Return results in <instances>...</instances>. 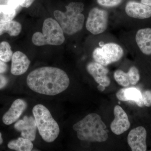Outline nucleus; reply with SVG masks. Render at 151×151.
I'll return each mask as SVG.
<instances>
[{
  "label": "nucleus",
  "instance_id": "obj_1",
  "mask_svg": "<svg viewBox=\"0 0 151 151\" xmlns=\"http://www.w3.org/2000/svg\"><path fill=\"white\" fill-rule=\"evenodd\" d=\"M30 89L39 94L54 96L64 92L70 84L65 71L58 68L45 66L37 68L28 75Z\"/></svg>",
  "mask_w": 151,
  "mask_h": 151
},
{
  "label": "nucleus",
  "instance_id": "obj_2",
  "mask_svg": "<svg viewBox=\"0 0 151 151\" xmlns=\"http://www.w3.org/2000/svg\"><path fill=\"white\" fill-rule=\"evenodd\" d=\"M106 127L100 115L91 113L74 124L73 129L80 140L103 142L108 139Z\"/></svg>",
  "mask_w": 151,
  "mask_h": 151
},
{
  "label": "nucleus",
  "instance_id": "obj_3",
  "mask_svg": "<svg viewBox=\"0 0 151 151\" xmlns=\"http://www.w3.org/2000/svg\"><path fill=\"white\" fill-rule=\"evenodd\" d=\"M64 12L59 10L54 11V16L63 32L72 35L80 31L84 26V5L81 2H71L65 6Z\"/></svg>",
  "mask_w": 151,
  "mask_h": 151
},
{
  "label": "nucleus",
  "instance_id": "obj_4",
  "mask_svg": "<svg viewBox=\"0 0 151 151\" xmlns=\"http://www.w3.org/2000/svg\"><path fill=\"white\" fill-rule=\"evenodd\" d=\"M37 129L43 140L46 142H54L59 136V125L44 105L38 104L32 109Z\"/></svg>",
  "mask_w": 151,
  "mask_h": 151
},
{
  "label": "nucleus",
  "instance_id": "obj_5",
  "mask_svg": "<svg viewBox=\"0 0 151 151\" xmlns=\"http://www.w3.org/2000/svg\"><path fill=\"white\" fill-rule=\"evenodd\" d=\"M42 32H36L32 37L33 43L38 46L60 45L65 41L64 32L57 21L51 18L44 22Z\"/></svg>",
  "mask_w": 151,
  "mask_h": 151
},
{
  "label": "nucleus",
  "instance_id": "obj_6",
  "mask_svg": "<svg viewBox=\"0 0 151 151\" xmlns=\"http://www.w3.org/2000/svg\"><path fill=\"white\" fill-rule=\"evenodd\" d=\"M124 54V50L120 45L109 42L95 48L92 53V57L95 62L106 66L119 61Z\"/></svg>",
  "mask_w": 151,
  "mask_h": 151
},
{
  "label": "nucleus",
  "instance_id": "obj_7",
  "mask_svg": "<svg viewBox=\"0 0 151 151\" xmlns=\"http://www.w3.org/2000/svg\"><path fill=\"white\" fill-rule=\"evenodd\" d=\"M108 23V14L107 11L97 7L89 12L86 23L88 31L94 35L103 33L107 29Z\"/></svg>",
  "mask_w": 151,
  "mask_h": 151
},
{
  "label": "nucleus",
  "instance_id": "obj_8",
  "mask_svg": "<svg viewBox=\"0 0 151 151\" xmlns=\"http://www.w3.org/2000/svg\"><path fill=\"white\" fill-rule=\"evenodd\" d=\"M147 131L144 127L140 126L130 131L127 137V142L132 151H146Z\"/></svg>",
  "mask_w": 151,
  "mask_h": 151
},
{
  "label": "nucleus",
  "instance_id": "obj_9",
  "mask_svg": "<svg viewBox=\"0 0 151 151\" xmlns=\"http://www.w3.org/2000/svg\"><path fill=\"white\" fill-rule=\"evenodd\" d=\"M114 120L111 124V129L114 134L120 135L129 129L131 124L127 113L119 105L114 108Z\"/></svg>",
  "mask_w": 151,
  "mask_h": 151
},
{
  "label": "nucleus",
  "instance_id": "obj_10",
  "mask_svg": "<svg viewBox=\"0 0 151 151\" xmlns=\"http://www.w3.org/2000/svg\"><path fill=\"white\" fill-rule=\"evenodd\" d=\"M14 127L20 132L22 137L32 142L35 140L37 127L35 119L32 116H24L22 119L15 123Z\"/></svg>",
  "mask_w": 151,
  "mask_h": 151
},
{
  "label": "nucleus",
  "instance_id": "obj_11",
  "mask_svg": "<svg viewBox=\"0 0 151 151\" xmlns=\"http://www.w3.org/2000/svg\"><path fill=\"white\" fill-rule=\"evenodd\" d=\"M86 70L100 85L106 87L111 84V80L108 76L109 70L105 66L97 62H90L86 65Z\"/></svg>",
  "mask_w": 151,
  "mask_h": 151
},
{
  "label": "nucleus",
  "instance_id": "obj_12",
  "mask_svg": "<svg viewBox=\"0 0 151 151\" xmlns=\"http://www.w3.org/2000/svg\"><path fill=\"white\" fill-rule=\"evenodd\" d=\"M114 77L116 82L124 87L136 85L140 79L139 70L135 66L130 68L127 73L118 69L114 72Z\"/></svg>",
  "mask_w": 151,
  "mask_h": 151
},
{
  "label": "nucleus",
  "instance_id": "obj_13",
  "mask_svg": "<svg viewBox=\"0 0 151 151\" xmlns=\"http://www.w3.org/2000/svg\"><path fill=\"white\" fill-rule=\"evenodd\" d=\"M27 107V104L24 100L18 99L12 104L9 111H7L2 118L4 124L9 125L13 124L20 118Z\"/></svg>",
  "mask_w": 151,
  "mask_h": 151
},
{
  "label": "nucleus",
  "instance_id": "obj_14",
  "mask_svg": "<svg viewBox=\"0 0 151 151\" xmlns=\"http://www.w3.org/2000/svg\"><path fill=\"white\" fill-rule=\"evenodd\" d=\"M125 12L127 15L134 18L145 19L151 17V7L134 1L127 3Z\"/></svg>",
  "mask_w": 151,
  "mask_h": 151
},
{
  "label": "nucleus",
  "instance_id": "obj_15",
  "mask_svg": "<svg viewBox=\"0 0 151 151\" xmlns=\"http://www.w3.org/2000/svg\"><path fill=\"white\" fill-rule=\"evenodd\" d=\"M30 64V61L25 54L21 51L15 52L12 58L11 73L15 76L22 75L27 71Z\"/></svg>",
  "mask_w": 151,
  "mask_h": 151
},
{
  "label": "nucleus",
  "instance_id": "obj_16",
  "mask_svg": "<svg viewBox=\"0 0 151 151\" xmlns=\"http://www.w3.org/2000/svg\"><path fill=\"white\" fill-rule=\"evenodd\" d=\"M116 97L121 101H133L138 106L143 107L142 94L139 89L134 87H127L122 88L117 92Z\"/></svg>",
  "mask_w": 151,
  "mask_h": 151
},
{
  "label": "nucleus",
  "instance_id": "obj_17",
  "mask_svg": "<svg viewBox=\"0 0 151 151\" xmlns=\"http://www.w3.org/2000/svg\"><path fill=\"white\" fill-rule=\"evenodd\" d=\"M136 41L141 51L146 55L151 54V28L142 29L136 34Z\"/></svg>",
  "mask_w": 151,
  "mask_h": 151
},
{
  "label": "nucleus",
  "instance_id": "obj_18",
  "mask_svg": "<svg viewBox=\"0 0 151 151\" xmlns=\"http://www.w3.org/2000/svg\"><path fill=\"white\" fill-rule=\"evenodd\" d=\"M7 146L9 149L17 151H31L33 148L32 141L22 137L11 141Z\"/></svg>",
  "mask_w": 151,
  "mask_h": 151
},
{
  "label": "nucleus",
  "instance_id": "obj_19",
  "mask_svg": "<svg viewBox=\"0 0 151 151\" xmlns=\"http://www.w3.org/2000/svg\"><path fill=\"white\" fill-rule=\"evenodd\" d=\"M22 25L18 22L11 21L0 23V35L4 33H8L11 36H17L20 33Z\"/></svg>",
  "mask_w": 151,
  "mask_h": 151
},
{
  "label": "nucleus",
  "instance_id": "obj_20",
  "mask_svg": "<svg viewBox=\"0 0 151 151\" xmlns=\"http://www.w3.org/2000/svg\"><path fill=\"white\" fill-rule=\"evenodd\" d=\"M16 15V10L8 5H0V23L11 21Z\"/></svg>",
  "mask_w": 151,
  "mask_h": 151
},
{
  "label": "nucleus",
  "instance_id": "obj_21",
  "mask_svg": "<svg viewBox=\"0 0 151 151\" xmlns=\"http://www.w3.org/2000/svg\"><path fill=\"white\" fill-rule=\"evenodd\" d=\"M11 47L9 44L6 41H3L0 43V60L4 62L7 63L12 60L13 55Z\"/></svg>",
  "mask_w": 151,
  "mask_h": 151
},
{
  "label": "nucleus",
  "instance_id": "obj_22",
  "mask_svg": "<svg viewBox=\"0 0 151 151\" xmlns=\"http://www.w3.org/2000/svg\"><path fill=\"white\" fill-rule=\"evenodd\" d=\"M123 0H97L100 5L105 7H113L119 5Z\"/></svg>",
  "mask_w": 151,
  "mask_h": 151
},
{
  "label": "nucleus",
  "instance_id": "obj_23",
  "mask_svg": "<svg viewBox=\"0 0 151 151\" xmlns=\"http://www.w3.org/2000/svg\"><path fill=\"white\" fill-rule=\"evenodd\" d=\"M143 103L146 107L151 106V90H146L142 93Z\"/></svg>",
  "mask_w": 151,
  "mask_h": 151
},
{
  "label": "nucleus",
  "instance_id": "obj_24",
  "mask_svg": "<svg viewBox=\"0 0 151 151\" xmlns=\"http://www.w3.org/2000/svg\"><path fill=\"white\" fill-rule=\"evenodd\" d=\"M8 5L15 9L16 10L19 8L21 6L19 0H9Z\"/></svg>",
  "mask_w": 151,
  "mask_h": 151
},
{
  "label": "nucleus",
  "instance_id": "obj_25",
  "mask_svg": "<svg viewBox=\"0 0 151 151\" xmlns=\"http://www.w3.org/2000/svg\"><path fill=\"white\" fill-rule=\"evenodd\" d=\"M35 0H19L20 4L22 7H29L32 4Z\"/></svg>",
  "mask_w": 151,
  "mask_h": 151
},
{
  "label": "nucleus",
  "instance_id": "obj_26",
  "mask_svg": "<svg viewBox=\"0 0 151 151\" xmlns=\"http://www.w3.org/2000/svg\"><path fill=\"white\" fill-rule=\"evenodd\" d=\"M8 83V80L5 76L0 74V89L4 88Z\"/></svg>",
  "mask_w": 151,
  "mask_h": 151
},
{
  "label": "nucleus",
  "instance_id": "obj_27",
  "mask_svg": "<svg viewBox=\"0 0 151 151\" xmlns=\"http://www.w3.org/2000/svg\"><path fill=\"white\" fill-rule=\"evenodd\" d=\"M7 69V65L6 63L0 60V74L5 73Z\"/></svg>",
  "mask_w": 151,
  "mask_h": 151
},
{
  "label": "nucleus",
  "instance_id": "obj_28",
  "mask_svg": "<svg viewBox=\"0 0 151 151\" xmlns=\"http://www.w3.org/2000/svg\"><path fill=\"white\" fill-rule=\"evenodd\" d=\"M141 3L151 7V0H141Z\"/></svg>",
  "mask_w": 151,
  "mask_h": 151
},
{
  "label": "nucleus",
  "instance_id": "obj_29",
  "mask_svg": "<svg viewBox=\"0 0 151 151\" xmlns=\"http://www.w3.org/2000/svg\"><path fill=\"white\" fill-rule=\"evenodd\" d=\"M97 89H98V90L101 92H103V91L105 90V87H104V86H102V85H100V84L98 85V86H97Z\"/></svg>",
  "mask_w": 151,
  "mask_h": 151
},
{
  "label": "nucleus",
  "instance_id": "obj_30",
  "mask_svg": "<svg viewBox=\"0 0 151 151\" xmlns=\"http://www.w3.org/2000/svg\"><path fill=\"white\" fill-rule=\"evenodd\" d=\"M3 142V139L2 137L1 133L0 132V145H1Z\"/></svg>",
  "mask_w": 151,
  "mask_h": 151
}]
</instances>
